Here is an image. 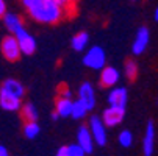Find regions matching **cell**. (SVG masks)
Here are the masks:
<instances>
[{
    "mask_svg": "<svg viewBox=\"0 0 158 156\" xmlns=\"http://www.w3.org/2000/svg\"><path fill=\"white\" fill-rule=\"evenodd\" d=\"M27 13L33 20L39 22V24H46V25L58 24L66 16V11L58 3H55L53 0H42L33 8H30Z\"/></svg>",
    "mask_w": 158,
    "mask_h": 156,
    "instance_id": "6da1fadb",
    "label": "cell"
},
{
    "mask_svg": "<svg viewBox=\"0 0 158 156\" xmlns=\"http://www.w3.org/2000/svg\"><path fill=\"white\" fill-rule=\"evenodd\" d=\"M83 64H85V67L91 69V70H102L106 66V53L103 47L100 46L88 47L83 55Z\"/></svg>",
    "mask_w": 158,
    "mask_h": 156,
    "instance_id": "7a4b0ae2",
    "label": "cell"
},
{
    "mask_svg": "<svg viewBox=\"0 0 158 156\" xmlns=\"http://www.w3.org/2000/svg\"><path fill=\"white\" fill-rule=\"evenodd\" d=\"M0 52L5 56V59H8L11 62L19 61L20 56L24 55L20 46H19V41L14 34H8L2 39V42H0Z\"/></svg>",
    "mask_w": 158,
    "mask_h": 156,
    "instance_id": "3957f363",
    "label": "cell"
},
{
    "mask_svg": "<svg viewBox=\"0 0 158 156\" xmlns=\"http://www.w3.org/2000/svg\"><path fill=\"white\" fill-rule=\"evenodd\" d=\"M88 126L91 130V134L96 141V145L99 147H105L108 142V131H106V125L102 120V116H91L88 119Z\"/></svg>",
    "mask_w": 158,
    "mask_h": 156,
    "instance_id": "277c9868",
    "label": "cell"
},
{
    "mask_svg": "<svg viewBox=\"0 0 158 156\" xmlns=\"http://www.w3.org/2000/svg\"><path fill=\"white\" fill-rule=\"evenodd\" d=\"M125 117V108H119V106H106L102 111V120L108 128H114L118 125L122 123Z\"/></svg>",
    "mask_w": 158,
    "mask_h": 156,
    "instance_id": "5b68a950",
    "label": "cell"
},
{
    "mask_svg": "<svg viewBox=\"0 0 158 156\" xmlns=\"http://www.w3.org/2000/svg\"><path fill=\"white\" fill-rule=\"evenodd\" d=\"M149 42H150V31L147 27H139L136 34H135L133 44H131V53L135 56H139L143 55L147 47H149Z\"/></svg>",
    "mask_w": 158,
    "mask_h": 156,
    "instance_id": "8992f818",
    "label": "cell"
},
{
    "mask_svg": "<svg viewBox=\"0 0 158 156\" xmlns=\"http://www.w3.org/2000/svg\"><path fill=\"white\" fill-rule=\"evenodd\" d=\"M119 80H121V72L113 66H105L99 75V86L102 89H111L118 86Z\"/></svg>",
    "mask_w": 158,
    "mask_h": 156,
    "instance_id": "52a82bcc",
    "label": "cell"
},
{
    "mask_svg": "<svg viewBox=\"0 0 158 156\" xmlns=\"http://www.w3.org/2000/svg\"><path fill=\"white\" fill-rule=\"evenodd\" d=\"M155 141H156V130L155 122L150 119L146 125L144 138H143V154L144 156H153L155 151Z\"/></svg>",
    "mask_w": 158,
    "mask_h": 156,
    "instance_id": "ba28073f",
    "label": "cell"
},
{
    "mask_svg": "<svg viewBox=\"0 0 158 156\" xmlns=\"http://www.w3.org/2000/svg\"><path fill=\"white\" fill-rule=\"evenodd\" d=\"M78 98L89 108V111H93L96 108L97 97H96V89L91 81H83L78 86Z\"/></svg>",
    "mask_w": 158,
    "mask_h": 156,
    "instance_id": "9c48e42d",
    "label": "cell"
},
{
    "mask_svg": "<svg viewBox=\"0 0 158 156\" xmlns=\"http://www.w3.org/2000/svg\"><path fill=\"white\" fill-rule=\"evenodd\" d=\"M106 102L110 106H119L125 108L128 103V91L124 86H114L110 89V92L106 95Z\"/></svg>",
    "mask_w": 158,
    "mask_h": 156,
    "instance_id": "30bf717a",
    "label": "cell"
},
{
    "mask_svg": "<svg viewBox=\"0 0 158 156\" xmlns=\"http://www.w3.org/2000/svg\"><path fill=\"white\" fill-rule=\"evenodd\" d=\"M16 38H17V41H19V46H20V49H22V53H24L25 56H31V55L36 52V49H38L36 39H35V36H33L31 33H28L25 28L22 30V31H19V33L16 34Z\"/></svg>",
    "mask_w": 158,
    "mask_h": 156,
    "instance_id": "8fae6325",
    "label": "cell"
},
{
    "mask_svg": "<svg viewBox=\"0 0 158 156\" xmlns=\"http://www.w3.org/2000/svg\"><path fill=\"white\" fill-rule=\"evenodd\" d=\"M77 144H80L88 154H91L94 151L96 141H94V138L91 134V130H89L88 125H80L78 126V130H77Z\"/></svg>",
    "mask_w": 158,
    "mask_h": 156,
    "instance_id": "7c38bea8",
    "label": "cell"
},
{
    "mask_svg": "<svg viewBox=\"0 0 158 156\" xmlns=\"http://www.w3.org/2000/svg\"><path fill=\"white\" fill-rule=\"evenodd\" d=\"M0 91H3L6 94H11L17 98L25 97V86L16 78H6L2 84H0Z\"/></svg>",
    "mask_w": 158,
    "mask_h": 156,
    "instance_id": "4fadbf2b",
    "label": "cell"
},
{
    "mask_svg": "<svg viewBox=\"0 0 158 156\" xmlns=\"http://www.w3.org/2000/svg\"><path fill=\"white\" fill-rule=\"evenodd\" d=\"M22 98H17L11 94H6L3 91H0V108L3 111H8V113H16V111H20L22 108Z\"/></svg>",
    "mask_w": 158,
    "mask_h": 156,
    "instance_id": "5bb4252c",
    "label": "cell"
},
{
    "mask_svg": "<svg viewBox=\"0 0 158 156\" xmlns=\"http://www.w3.org/2000/svg\"><path fill=\"white\" fill-rule=\"evenodd\" d=\"M3 24L6 27V30L10 31V34H17L19 31H22L25 27H24V22H22L20 16L14 14V13H6L5 17H3Z\"/></svg>",
    "mask_w": 158,
    "mask_h": 156,
    "instance_id": "9a60e30c",
    "label": "cell"
},
{
    "mask_svg": "<svg viewBox=\"0 0 158 156\" xmlns=\"http://www.w3.org/2000/svg\"><path fill=\"white\" fill-rule=\"evenodd\" d=\"M72 106H74V100L72 98H66V97H58L55 102V113L60 117H71L72 114Z\"/></svg>",
    "mask_w": 158,
    "mask_h": 156,
    "instance_id": "2e32d148",
    "label": "cell"
},
{
    "mask_svg": "<svg viewBox=\"0 0 158 156\" xmlns=\"http://www.w3.org/2000/svg\"><path fill=\"white\" fill-rule=\"evenodd\" d=\"M19 113H20V117L24 119V122H38V119H39L38 108L31 102H27V103L22 105Z\"/></svg>",
    "mask_w": 158,
    "mask_h": 156,
    "instance_id": "e0dca14e",
    "label": "cell"
},
{
    "mask_svg": "<svg viewBox=\"0 0 158 156\" xmlns=\"http://www.w3.org/2000/svg\"><path fill=\"white\" fill-rule=\"evenodd\" d=\"M88 44H89V34L86 31H78L71 39V47L75 52H85L88 49Z\"/></svg>",
    "mask_w": 158,
    "mask_h": 156,
    "instance_id": "ac0fdd59",
    "label": "cell"
},
{
    "mask_svg": "<svg viewBox=\"0 0 158 156\" xmlns=\"http://www.w3.org/2000/svg\"><path fill=\"white\" fill-rule=\"evenodd\" d=\"M88 113H89V108H88V106H86V105L80 100V98L74 100L72 114H71V117H72L74 120H81V119H86Z\"/></svg>",
    "mask_w": 158,
    "mask_h": 156,
    "instance_id": "d6986e66",
    "label": "cell"
},
{
    "mask_svg": "<svg viewBox=\"0 0 158 156\" xmlns=\"http://www.w3.org/2000/svg\"><path fill=\"white\" fill-rule=\"evenodd\" d=\"M138 72H139V69H138V64L135 59H127L124 62V75L127 77V80H130V81L136 80Z\"/></svg>",
    "mask_w": 158,
    "mask_h": 156,
    "instance_id": "ffe728a7",
    "label": "cell"
},
{
    "mask_svg": "<svg viewBox=\"0 0 158 156\" xmlns=\"http://www.w3.org/2000/svg\"><path fill=\"white\" fill-rule=\"evenodd\" d=\"M24 136L27 139H36L39 136V133H41V126L38 122H24Z\"/></svg>",
    "mask_w": 158,
    "mask_h": 156,
    "instance_id": "44dd1931",
    "label": "cell"
},
{
    "mask_svg": "<svg viewBox=\"0 0 158 156\" xmlns=\"http://www.w3.org/2000/svg\"><path fill=\"white\" fill-rule=\"evenodd\" d=\"M118 142L121 144V147L124 148H128L133 145V133L128 131V130H122L118 136Z\"/></svg>",
    "mask_w": 158,
    "mask_h": 156,
    "instance_id": "7402d4cb",
    "label": "cell"
},
{
    "mask_svg": "<svg viewBox=\"0 0 158 156\" xmlns=\"http://www.w3.org/2000/svg\"><path fill=\"white\" fill-rule=\"evenodd\" d=\"M67 151H69V156H86L88 153L85 151V148L80 144H69L67 145Z\"/></svg>",
    "mask_w": 158,
    "mask_h": 156,
    "instance_id": "603a6c76",
    "label": "cell"
},
{
    "mask_svg": "<svg viewBox=\"0 0 158 156\" xmlns=\"http://www.w3.org/2000/svg\"><path fill=\"white\" fill-rule=\"evenodd\" d=\"M53 2L58 3L66 11V14L69 11H74V8H75V0H53Z\"/></svg>",
    "mask_w": 158,
    "mask_h": 156,
    "instance_id": "cb8c5ba5",
    "label": "cell"
},
{
    "mask_svg": "<svg viewBox=\"0 0 158 156\" xmlns=\"http://www.w3.org/2000/svg\"><path fill=\"white\" fill-rule=\"evenodd\" d=\"M39 2H42V0H20V3H22V6H24L27 11L30 10V8H33L35 5H38Z\"/></svg>",
    "mask_w": 158,
    "mask_h": 156,
    "instance_id": "d4e9b609",
    "label": "cell"
},
{
    "mask_svg": "<svg viewBox=\"0 0 158 156\" xmlns=\"http://www.w3.org/2000/svg\"><path fill=\"white\" fill-rule=\"evenodd\" d=\"M6 3H5V0H0V19H3L5 14H6Z\"/></svg>",
    "mask_w": 158,
    "mask_h": 156,
    "instance_id": "484cf974",
    "label": "cell"
},
{
    "mask_svg": "<svg viewBox=\"0 0 158 156\" xmlns=\"http://www.w3.org/2000/svg\"><path fill=\"white\" fill-rule=\"evenodd\" d=\"M60 95H61V97H66V98H72V92H71V89H67V87H63V89H61Z\"/></svg>",
    "mask_w": 158,
    "mask_h": 156,
    "instance_id": "4316f807",
    "label": "cell"
},
{
    "mask_svg": "<svg viewBox=\"0 0 158 156\" xmlns=\"http://www.w3.org/2000/svg\"><path fill=\"white\" fill-rule=\"evenodd\" d=\"M55 156H69V151H67V145H64V147H60Z\"/></svg>",
    "mask_w": 158,
    "mask_h": 156,
    "instance_id": "83f0119b",
    "label": "cell"
},
{
    "mask_svg": "<svg viewBox=\"0 0 158 156\" xmlns=\"http://www.w3.org/2000/svg\"><path fill=\"white\" fill-rule=\"evenodd\" d=\"M0 156H10L8 148H6L5 145H2V144H0Z\"/></svg>",
    "mask_w": 158,
    "mask_h": 156,
    "instance_id": "f1b7e54d",
    "label": "cell"
},
{
    "mask_svg": "<svg viewBox=\"0 0 158 156\" xmlns=\"http://www.w3.org/2000/svg\"><path fill=\"white\" fill-rule=\"evenodd\" d=\"M153 19H155V22H158V6H156L155 11H153Z\"/></svg>",
    "mask_w": 158,
    "mask_h": 156,
    "instance_id": "f546056e",
    "label": "cell"
},
{
    "mask_svg": "<svg viewBox=\"0 0 158 156\" xmlns=\"http://www.w3.org/2000/svg\"><path fill=\"white\" fill-rule=\"evenodd\" d=\"M52 119H53V120H58V119H60V116H58L56 113H52Z\"/></svg>",
    "mask_w": 158,
    "mask_h": 156,
    "instance_id": "4dcf8cb0",
    "label": "cell"
},
{
    "mask_svg": "<svg viewBox=\"0 0 158 156\" xmlns=\"http://www.w3.org/2000/svg\"><path fill=\"white\" fill-rule=\"evenodd\" d=\"M155 102H156V106H158V95H156V100Z\"/></svg>",
    "mask_w": 158,
    "mask_h": 156,
    "instance_id": "1f68e13d",
    "label": "cell"
},
{
    "mask_svg": "<svg viewBox=\"0 0 158 156\" xmlns=\"http://www.w3.org/2000/svg\"><path fill=\"white\" fill-rule=\"evenodd\" d=\"M131 2H138V0H131Z\"/></svg>",
    "mask_w": 158,
    "mask_h": 156,
    "instance_id": "d6a6232c",
    "label": "cell"
}]
</instances>
